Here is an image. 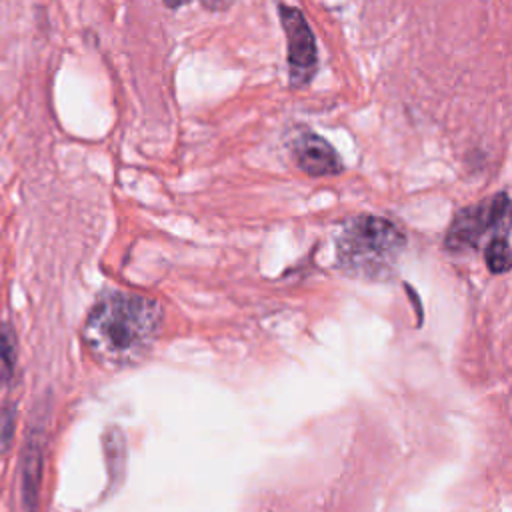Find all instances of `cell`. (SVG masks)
Segmentation results:
<instances>
[{
  "mask_svg": "<svg viewBox=\"0 0 512 512\" xmlns=\"http://www.w3.org/2000/svg\"><path fill=\"white\" fill-rule=\"evenodd\" d=\"M486 266L492 274H504L510 270V246H508V232L496 234L486 250H484Z\"/></svg>",
  "mask_w": 512,
  "mask_h": 512,
  "instance_id": "cell-9",
  "label": "cell"
},
{
  "mask_svg": "<svg viewBox=\"0 0 512 512\" xmlns=\"http://www.w3.org/2000/svg\"><path fill=\"white\" fill-rule=\"evenodd\" d=\"M104 456L108 464L110 484H120L126 470V442L120 428H108L104 432Z\"/></svg>",
  "mask_w": 512,
  "mask_h": 512,
  "instance_id": "cell-7",
  "label": "cell"
},
{
  "mask_svg": "<svg viewBox=\"0 0 512 512\" xmlns=\"http://www.w3.org/2000/svg\"><path fill=\"white\" fill-rule=\"evenodd\" d=\"M292 154L302 172L308 176H334L342 172V160L322 136L304 130L292 140Z\"/></svg>",
  "mask_w": 512,
  "mask_h": 512,
  "instance_id": "cell-6",
  "label": "cell"
},
{
  "mask_svg": "<svg viewBox=\"0 0 512 512\" xmlns=\"http://www.w3.org/2000/svg\"><path fill=\"white\" fill-rule=\"evenodd\" d=\"M14 424H16V408L12 402H6L0 412V454L6 452L12 444Z\"/></svg>",
  "mask_w": 512,
  "mask_h": 512,
  "instance_id": "cell-10",
  "label": "cell"
},
{
  "mask_svg": "<svg viewBox=\"0 0 512 512\" xmlns=\"http://www.w3.org/2000/svg\"><path fill=\"white\" fill-rule=\"evenodd\" d=\"M406 236L386 218L360 214L336 234V266L360 280H388L396 272Z\"/></svg>",
  "mask_w": 512,
  "mask_h": 512,
  "instance_id": "cell-2",
  "label": "cell"
},
{
  "mask_svg": "<svg viewBox=\"0 0 512 512\" xmlns=\"http://www.w3.org/2000/svg\"><path fill=\"white\" fill-rule=\"evenodd\" d=\"M166 2V6H170V8H178V6H182V4H186V2H190V0H164Z\"/></svg>",
  "mask_w": 512,
  "mask_h": 512,
  "instance_id": "cell-12",
  "label": "cell"
},
{
  "mask_svg": "<svg viewBox=\"0 0 512 512\" xmlns=\"http://www.w3.org/2000/svg\"><path fill=\"white\" fill-rule=\"evenodd\" d=\"M508 212L510 200L506 192H498L496 196L462 208L444 236V248L450 252H464L478 248V242L488 230L508 228Z\"/></svg>",
  "mask_w": 512,
  "mask_h": 512,
  "instance_id": "cell-3",
  "label": "cell"
},
{
  "mask_svg": "<svg viewBox=\"0 0 512 512\" xmlns=\"http://www.w3.org/2000/svg\"><path fill=\"white\" fill-rule=\"evenodd\" d=\"M18 360V338L12 322H0V388L8 386L14 378Z\"/></svg>",
  "mask_w": 512,
  "mask_h": 512,
  "instance_id": "cell-8",
  "label": "cell"
},
{
  "mask_svg": "<svg viewBox=\"0 0 512 512\" xmlns=\"http://www.w3.org/2000/svg\"><path fill=\"white\" fill-rule=\"evenodd\" d=\"M280 24L286 34V62L288 82L292 88L306 86L318 70V48L316 38L298 8L280 4Z\"/></svg>",
  "mask_w": 512,
  "mask_h": 512,
  "instance_id": "cell-4",
  "label": "cell"
},
{
  "mask_svg": "<svg viewBox=\"0 0 512 512\" xmlns=\"http://www.w3.org/2000/svg\"><path fill=\"white\" fill-rule=\"evenodd\" d=\"M200 2L208 10H226L234 4V0H200Z\"/></svg>",
  "mask_w": 512,
  "mask_h": 512,
  "instance_id": "cell-11",
  "label": "cell"
},
{
  "mask_svg": "<svg viewBox=\"0 0 512 512\" xmlns=\"http://www.w3.org/2000/svg\"><path fill=\"white\" fill-rule=\"evenodd\" d=\"M46 452V414L34 416L20 456V498L24 512H36Z\"/></svg>",
  "mask_w": 512,
  "mask_h": 512,
  "instance_id": "cell-5",
  "label": "cell"
},
{
  "mask_svg": "<svg viewBox=\"0 0 512 512\" xmlns=\"http://www.w3.org/2000/svg\"><path fill=\"white\" fill-rule=\"evenodd\" d=\"M162 324L156 300L134 292H104L84 322V342L108 364H130L146 354Z\"/></svg>",
  "mask_w": 512,
  "mask_h": 512,
  "instance_id": "cell-1",
  "label": "cell"
}]
</instances>
